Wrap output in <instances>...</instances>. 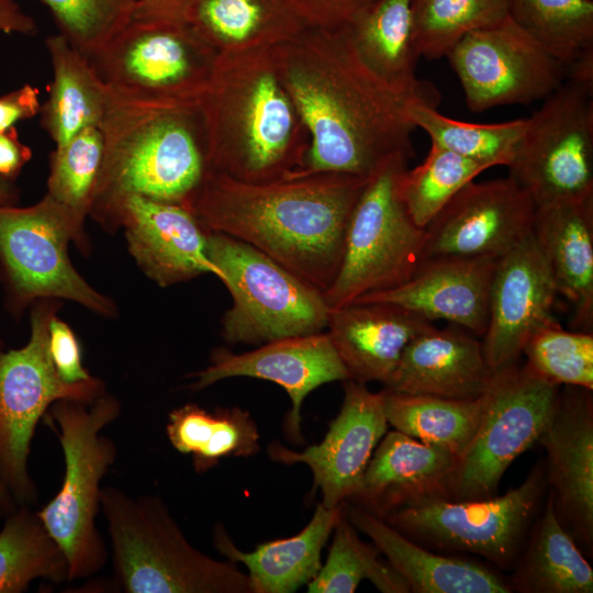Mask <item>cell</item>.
I'll use <instances>...</instances> for the list:
<instances>
[{"instance_id":"23","label":"cell","mask_w":593,"mask_h":593,"mask_svg":"<svg viewBox=\"0 0 593 593\" xmlns=\"http://www.w3.org/2000/svg\"><path fill=\"white\" fill-rule=\"evenodd\" d=\"M458 458L399 430L387 432L361 482L345 503L385 518L389 514L435 499H450Z\"/></svg>"},{"instance_id":"43","label":"cell","mask_w":593,"mask_h":593,"mask_svg":"<svg viewBox=\"0 0 593 593\" xmlns=\"http://www.w3.org/2000/svg\"><path fill=\"white\" fill-rule=\"evenodd\" d=\"M59 33L87 58L100 52L134 18L136 0H41Z\"/></svg>"},{"instance_id":"3","label":"cell","mask_w":593,"mask_h":593,"mask_svg":"<svg viewBox=\"0 0 593 593\" xmlns=\"http://www.w3.org/2000/svg\"><path fill=\"white\" fill-rule=\"evenodd\" d=\"M278 47L219 55L199 103L210 170L269 182L302 167L310 136L284 82Z\"/></svg>"},{"instance_id":"21","label":"cell","mask_w":593,"mask_h":593,"mask_svg":"<svg viewBox=\"0 0 593 593\" xmlns=\"http://www.w3.org/2000/svg\"><path fill=\"white\" fill-rule=\"evenodd\" d=\"M190 388L201 390L233 377H250L272 381L282 387L291 399V410L284 429L293 443L301 444V405L306 395L332 381H346L348 371L326 331L277 339L259 348L233 354L215 349L210 365L192 374Z\"/></svg>"},{"instance_id":"48","label":"cell","mask_w":593,"mask_h":593,"mask_svg":"<svg viewBox=\"0 0 593 593\" xmlns=\"http://www.w3.org/2000/svg\"><path fill=\"white\" fill-rule=\"evenodd\" d=\"M37 25L32 15L16 0H0V34H36Z\"/></svg>"},{"instance_id":"8","label":"cell","mask_w":593,"mask_h":593,"mask_svg":"<svg viewBox=\"0 0 593 593\" xmlns=\"http://www.w3.org/2000/svg\"><path fill=\"white\" fill-rule=\"evenodd\" d=\"M60 300L31 306L30 337L20 348L0 338V480L18 505H31L36 486L29 472L31 443L37 423L58 400L91 401L105 392L101 379L67 383L58 376L48 349L51 320Z\"/></svg>"},{"instance_id":"34","label":"cell","mask_w":593,"mask_h":593,"mask_svg":"<svg viewBox=\"0 0 593 593\" xmlns=\"http://www.w3.org/2000/svg\"><path fill=\"white\" fill-rule=\"evenodd\" d=\"M166 432L175 449L192 456L199 473L223 458L251 457L259 450L256 423L239 407L210 412L188 403L170 412Z\"/></svg>"},{"instance_id":"52","label":"cell","mask_w":593,"mask_h":593,"mask_svg":"<svg viewBox=\"0 0 593 593\" xmlns=\"http://www.w3.org/2000/svg\"><path fill=\"white\" fill-rule=\"evenodd\" d=\"M19 505L14 501L13 496L0 480V516L7 517Z\"/></svg>"},{"instance_id":"31","label":"cell","mask_w":593,"mask_h":593,"mask_svg":"<svg viewBox=\"0 0 593 593\" xmlns=\"http://www.w3.org/2000/svg\"><path fill=\"white\" fill-rule=\"evenodd\" d=\"M45 45L53 80L41 105V125L59 145L88 127L100 126L111 93L89 58L60 34L48 36Z\"/></svg>"},{"instance_id":"14","label":"cell","mask_w":593,"mask_h":593,"mask_svg":"<svg viewBox=\"0 0 593 593\" xmlns=\"http://www.w3.org/2000/svg\"><path fill=\"white\" fill-rule=\"evenodd\" d=\"M558 390V385L538 377L526 363L516 361L493 371L478 430L457 461L451 500L496 495L506 469L538 441Z\"/></svg>"},{"instance_id":"37","label":"cell","mask_w":593,"mask_h":593,"mask_svg":"<svg viewBox=\"0 0 593 593\" xmlns=\"http://www.w3.org/2000/svg\"><path fill=\"white\" fill-rule=\"evenodd\" d=\"M333 532L326 562L307 584L309 593H353L362 580L371 581L383 593L411 592L404 578L381 558L379 549L359 538L345 506Z\"/></svg>"},{"instance_id":"49","label":"cell","mask_w":593,"mask_h":593,"mask_svg":"<svg viewBox=\"0 0 593 593\" xmlns=\"http://www.w3.org/2000/svg\"><path fill=\"white\" fill-rule=\"evenodd\" d=\"M190 0H136L133 19L186 21Z\"/></svg>"},{"instance_id":"38","label":"cell","mask_w":593,"mask_h":593,"mask_svg":"<svg viewBox=\"0 0 593 593\" xmlns=\"http://www.w3.org/2000/svg\"><path fill=\"white\" fill-rule=\"evenodd\" d=\"M407 113L433 144L491 167L511 163L526 125V119L493 124L461 122L416 100L409 103Z\"/></svg>"},{"instance_id":"16","label":"cell","mask_w":593,"mask_h":593,"mask_svg":"<svg viewBox=\"0 0 593 593\" xmlns=\"http://www.w3.org/2000/svg\"><path fill=\"white\" fill-rule=\"evenodd\" d=\"M535 213L530 195L510 176L472 180L425 227L423 257L499 259L533 232Z\"/></svg>"},{"instance_id":"22","label":"cell","mask_w":593,"mask_h":593,"mask_svg":"<svg viewBox=\"0 0 593 593\" xmlns=\"http://www.w3.org/2000/svg\"><path fill=\"white\" fill-rule=\"evenodd\" d=\"M496 261L486 257H429L404 283L354 302L392 303L429 322L445 320L482 337Z\"/></svg>"},{"instance_id":"45","label":"cell","mask_w":593,"mask_h":593,"mask_svg":"<svg viewBox=\"0 0 593 593\" xmlns=\"http://www.w3.org/2000/svg\"><path fill=\"white\" fill-rule=\"evenodd\" d=\"M48 349L58 376L67 383H80L93 376L82 365L81 348L71 327L55 315L48 328Z\"/></svg>"},{"instance_id":"2","label":"cell","mask_w":593,"mask_h":593,"mask_svg":"<svg viewBox=\"0 0 593 593\" xmlns=\"http://www.w3.org/2000/svg\"><path fill=\"white\" fill-rule=\"evenodd\" d=\"M368 179L318 172L245 182L209 170L190 211L205 231L254 246L324 293L339 270Z\"/></svg>"},{"instance_id":"26","label":"cell","mask_w":593,"mask_h":593,"mask_svg":"<svg viewBox=\"0 0 593 593\" xmlns=\"http://www.w3.org/2000/svg\"><path fill=\"white\" fill-rule=\"evenodd\" d=\"M355 528L367 535L414 593H510L507 579L488 566L435 552L365 510L344 503Z\"/></svg>"},{"instance_id":"32","label":"cell","mask_w":593,"mask_h":593,"mask_svg":"<svg viewBox=\"0 0 593 593\" xmlns=\"http://www.w3.org/2000/svg\"><path fill=\"white\" fill-rule=\"evenodd\" d=\"M507 581L512 592H593V569L557 518L549 495L526 549Z\"/></svg>"},{"instance_id":"35","label":"cell","mask_w":593,"mask_h":593,"mask_svg":"<svg viewBox=\"0 0 593 593\" xmlns=\"http://www.w3.org/2000/svg\"><path fill=\"white\" fill-rule=\"evenodd\" d=\"M0 530V593L24 592L31 582L69 580L67 559L36 512L19 505Z\"/></svg>"},{"instance_id":"50","label":"cell","mask_w":593,"mask_h":593,"mask_svg":"<svg viewBox=\"0 0 593 593\" xmlns=\"http://www.w3.org/2000/svg\"><path fill=\"white\" fill-rule=\"evenodd\" d=\"M566 80L593 88V48L566 66Z\"/></svg>"},{"instance_id":"15","label":"cell","mask_w":593,"mask_h":593,"mask_svg":"<svg viewBox=\"0 0 593 593\" xmlns=\"http://www.w3.org/2000/svg\"><path fill=\"white\" fill-rule=\"evenodd\" d=\"M446 57L472 112L529 104L547 98L566 80V66L508 15L470 32Z\"/></svg>"},{"instance_id":"47","label":"cell","mask_w":593,"mask_h":593,"mask_svg":"<svg viewBox=\"0 0 593 593\" xmlns=\"http://www.w3.org/2000/svg\"><path fill=\"white\" fill-rule=\"evenodd\" d=\"M32 158V149L19 138L15 127L0 132V177L14 182Z\"/></svg>"},{"instance_id":"30","label":"cell","mask_w":593,"mask_h":593,"mask_svg":"<svg viewBox=\"0 0 593 593\" xmlns=\"http://www.w3.org/2000/svg\"><path fill=\"white\" fill-rule=\"evenodd\" d=\"M365 64L389 86L437 108L440 96L416 76L411 0H374L348 26Z\"/></svg>"},{"instance_id":"42","label":"cell","mask_w":593,"mask_h":593,"mask_svg":"<svg viewBox=\"0 0 593 593\" xmlns=\"http://www.w3.org/2000/svg\"><path fill=\"white\" fill-rule=\"evenodd\" d=\"M522 355L538 377L555 385L593 390V334L570 332L552 317L526 340Z\"/></svg>"},{"instance_id":"44","label":"cell","mask_w":593,"mask_h":593,"mask_svg":"<svg viewBox=\"0 0 593 593\" xmlns=\"http://www.w3.org/2000/svg\"><path fill=\"white\" fill-rule=\"evenodd\" d=\"M307 27H348L374 0H286Z\"/></svg>"},{"instance_id":"11","label":"cell","mask_w":593,"mask_h":593,"mask_svg":"<svg viewBox=\"0 0 593 593\" xmlns=\"http://www.w3.org/2000/svg\"><path fill=\"white\" fill-rule=\"evenodd\" d=\"M70 243L78 248L72 220L47 194L29 206L0 205V278L13 315L43 299L71 301L108 318L118 315L113 300L72 265Z\"/></svg>"},{"instance_id":"6","label":"cell","mask_w":593,"mask_h":593,"mask_svg":"<svg viewBox=\"0 0 593 593\" xmlns=\"http://www.w3.org/2000/svg\"><path fill=\"white\" fill-rule=\"evenodd\" d=\"M120 412L119 400L103 392L91 401L58 400L44 415L61 445L65 472L57 494L36 513L67 559L69 580L96 573L107 560L96 517L100 482L115 460L116 448L101 430Z\"/></svg>"},{"instance_id":"39","label":"cell","mask_w":593,"mask_h":593,"mask_svg":"<svg viewBox=\"0 0 593 593\" xmlns=\"http://www.w3.org/2000/svg\"><path fill=\"white\" fill-rule=\"evenodd\" d=\"M508 16L564 66L593 48L592 0H508Z\"/></svg>"},{"instance_id":"12","label":"cell","mask_w":593,"mask_h":593,"mask_svg":"<svg viewBox=\"0 0 593 593\" xmlns=\"http://www.w3.org/2000/svg\"><path fill=\"white\" fill-rule=\"evenodd\" d=\"M545 490V466L537 465L503 495L435 499L400 508L383 521L426 548L473 553L504 569L518 559Z\"/></svg>"},{"instance_id":"9","label":"cell","mask_w":593,"mask_h":593,"mask_svg":"<svg viewBox=\"0 0 593 593\" xmlns=\"http://www.w3.org/2000/svg\"><path fill=\"white\" fill-rule=\"evenodd\" d=\"M89 60L113 98L194 105L211 83L219 53L186 21L133 19Z\"/></svg>"},{"instance_id":"4","label":"cell","mask_w":593,"mask_h":593,"mask_svg":"<svg viewBox=\"0 0 593 593\" xmlns=\"http://www.w3.org/2000/svg\"><path fill=\"white\" fill-rule=\"evenodd\" d=\"M100 128L104 155L89 216L103 227L130 195L190 210L210 170L199 104L157 105L111 96Z\"/></svg>"},{"instance_id":"18","label":"cell","mask_w":593,"mask_h":593,"mask_svg":"<svg viewBox=\"0 0 593 593\" xmlns=\"http://www.w3.org/2000/svg\"><path fill=\"white\" fill-rule=\"evenodd\" d=\"M338 415L318 445L294 451L279 443L269 446L271 459L284 463H305L312 471L314 488L322 492V504L332 508L344 504L357 491L389 423L382 392H371L366 383L348 379Z\"/></svg>"},{"instance_id":"13","label":"cell","mask_w":593,"mask_h":593,"mask_svg":"<svg viewBox=\"0 0 593 593\" xmlns=\"http://www.w3.org/2000/svg\"><path fill=\"white\" fill-rule=\"evenodd\" d=\"M529 118L511 163L536 208L593 198V88L564 80Z\"/></svg>"},{"instance_id":"10","label":"cell","mask_w":593,"mask_h":593,"mask_svg":"<svg viewBox=\"0 0 593 593\" xmlns=\"http://www.w3.org/2000/svg\"><path fill=\"white\" fill-rule=\"evenodd\" d=\"M411 157L396 155L369 177L353 210L339 270L323 293L329 310L393 289L423 261L425 228L409 215L399 192Z\"/></svg>"},{"instance_id":"46","label":"cell","mask_w":593,"mask_h":593,"mask_svg":"<svg viewBox=\"0 0 593 593\" xmlns=\"http://www.w3.org/2000/svg\"><path fill=\"white\" fill-rule=\"evenodd\" d=\"M41 105L40 92L30 83L0 96V132L36 116Z\"/></svg>"},{"instance_id":"51","label":"cell","mask_w":593,"mask_h":593,"mask_svg":"<svg viewBox=\"0 0 593 593\" xmlns=\"http://www.w3.org/2000/svg\"><path fill=\"white\" fill-rule=\"evenodd\" d=\"M19 197L20 190L14 182L0 177V205H15Z\"/></svg>"},{"instance_id":"28","label":"cell","mask_w":593,"mask_h":593,"mask_svg":"<svg viewBox=\"0 0 593 593\" xmlns=\"http://www.w3.org/2000/svg\"><path fill=\"white\" fill-rule=\"evenodd\" d=\"M344 513V504H317L309 524L296 535L260 544L254 551L239 550L223 526L214 529L215 548L248 570L253 593H292L309 584L322 568L321 553Z\"/></svg>"},{"instance_id":"1","label":"cell","mask_w":593,"mask_h":593,"mask_svg":"<svg viewBox=\"0 0 593 593\" xmlns=\"http://www.w3.org/2000/svg\"><path fill=\"white\" fill-rule=\"evenodd\" d=\"M278 53L310 136L302 167L288 177L340 172L369 178L393 156L414 157L416 126L407 105L427 103L380 79L359 56L348 27H307Z\"/></svg>"},{"instance_id":"5","label":"cell","mask_w":593,"mask_h":593,"mask_svg":"<svg viewBox=\"0 0 593 593\" xmlns=\"http://www.w3.org/2000/svg\"><path fill=\"white\" fill-rule=\"evenodd\" d=\"M115 580L127 593H253L248 574L194 548L155 496L101 489Z\"/></svg>"},{"instance_id":"36","label":"cell","mask_w":593,"mask_h":593,"mask_svg":"<svg viewBox=\"0 0 593 593\" xmlns=\"http://www.w3.org/2000/svg\"><path fill=\"white\" fill-rule=\"evenodd\" d=\"M103 155V133L100 126H91L56 145L49 156L45 194L70 215L78 235V249L82 254L90 251L86 220L89 216Z\"/></svg>"},{"instance_id":"24","label":"cell","mask_w":593,"mask_h":593,"mask_svg":"<svg viewBox=\"0 0 593 593\" xmlns=\"http://www.w3.org/2000/svg\"><path fill=\"white\" fill-rule=\"evenodd\" d=\"M492 373L471 333L434 326L407 344L383 385L398 393L472 400L485 392Z\"/></svg>"},{"instance_id":"41","label":"cell","mask_w":593,"mask_h":593,"mask_svg":"<svg viewBox=\"0 0 593 593\" xmlns=\"http://www.w3.org/2000/svg\"><path fill=\"white\" fill-rule=\"evenodd\" d=\"M489 168L432 143L424 161L402 172L400 197L413 222L425 228L462 187Z\"/></svg>"},{"instance_id":"27","label":"cell","mask_w":593,"mask_h":593,"mask_svg":"<svg viewBox=\"0 0 593 593\" xmlns=\"http://www.w3.org/2000/svg\"><path fill=\"white\" fill-rule=\"evenodd\" d=\"M533 235L571 307V324L593 327V198L536 208Z\"/></svg>"},{"instance_id":"19","label":"cell","mask_w":593,"mask_h":593,"mask_svg":"<svg viewBox=\"0 0 593 593\" xmlns=\"http://www.w3.org/2000/svg\"><path fill=\"white\" fill-rule=\"evenodd\" d=\"M122 228L130 255L143 273L161 288L223 272L206 253V231L187 208L139 195L123 199L103 226Z\"/></svg>"},{"instance_id":"25","label":"cell","mask_w":593,"mask_h":593,"mask_svg":"<svg viewBox=\"0 0 593 593\" xmlns=\"http://www.w3.org/2000/svg\"><path fill=\"white\" fill-rule=\"evenodd\" d=\"M433 323L388 302H354L329 310L326 326L349 379L384 384L407 344Z\"/></svg>"},{"instance_id":"33","label":"cell","mask_w":593,"mask_h":593,"mask_svg":"<svg viewBox=\"0 0 593 593\" xmlns=\"http://www.w3.org/2000/svg\"><path fill=\"white\" fill-rule=\"evenodd\" d=\"M389 425L458 459L470 446L485 405L484 393L472 400L398 393L383 388Z\"/></svg>"},{"instance_id":"17","label":"cell","mask_w":593,"mask_h":593,"mask_svg":"<svg viewBox=\"0 0 593 593\" xmlns=\"http://www.w3.org/2000/svg\"><path fill=\"white\" fill-rule=\"evenodd\" d=\"M538 441L547 451V489L553 511L583 555L593 552L592 390L564 385Z\"/></svg>"},{"instance_id":"29","label":"cell","mask_w":593,"mask_h":593,"mask_svg":"<svg viewBox=\"0 0 593 593\" xmlns=\"http://www.w3.org/2000/svg\"><path fill=\"white\" fill-rule=\"evenodd\" d=\"M184 20L219 55L278 47L307 29L286 0H190Z\"/></svg>"},{"instance_id":"20","label":"cell","mask_w":593,"mask_h":593,"mask_svg":"<svg viewBox=\"0 0 593 593\" xmlns=\"http://www.w3.org/2000/svg\"><path fill=\"white\" fill-rule=\"evenodd\" d=\"M558 292L533 232L497 259L481 347L492 371L518 361L530 334L552 318Z\"/></svg>"},{"instance_id":"7","label":"cell","mask_w":593,"mask_h":593,"mask_svg":"<svg viewBox=\"0 0 593 593\" xmlns=\"http://www.w3.org/2000/svg\"><path fill=\"white\" fill-rule=\"evenodd\" d=\"M206 253L233 300L222 318L227 343L262 345L326 329L329 309L323 292L262 251L206 231Z\"/></svg>"},{"instance_id":"40","label":"cell","mask_w":593,"mask_h":593,"mask_svg":"<svg viewBox=\"0 0 593 593\" xmlns=\"http://www.w3.org/2000/svg\"><path fill=\"white\" fill-rule=\"evenodd\" d=\"M413 37L419 56L446 57L470 32L508 15V0H411Z\"/></svg>"}]
</instances>
